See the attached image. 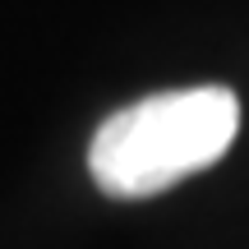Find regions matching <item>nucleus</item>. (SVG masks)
I'll return each mask as SVG.
<instances>
[{
	"label": "nucleus",
	"mask_w": 249,
	"mask_h": 249,
	"mask_svg": "<svg viewBox=\"0 0 249 249\" xmlns=\"http://www.w3.org/2000/svg\"><path fill=\"white\" fill-rule=\"evenodd\" d=\"M240 129V102L222 83L143 97L97 124L88 171L111 198H152L226 157Z\"/></svg>",
	"instance_id": "f257e3e1"
}]
</instances>
